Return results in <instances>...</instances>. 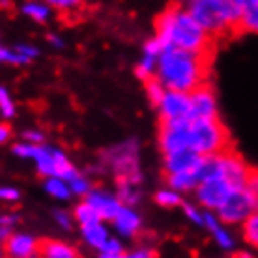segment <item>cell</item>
<instances>
[{
	"instance_id": "obj_1",
	"label": "cell",
	"mask_w": 258,
	"mask_h": 258,
	"mask_svg": "<svg viewBox=\"0 0 258 258\" xmlns=\"http://www.w3.org/2000/svg\"><path fill=\"white\" fill-rule=\"evenodd\" d=\"M210 62V52H191L178 47H167L157 58L155 79L168 90L189 94L200 84L208 83Z\"/></svg>"
},
{
	"instance_id": "obj_2",
	"label": "cell",
	"mask_w": 258,
	"mask_h": 258,
	"mask_svg": "<svg viewBox=\"0 0 258 258\" xmlns=\"http://www.w3.org/2000/svg\"><path fill=\"white\" fill-rule=\"evenodd\" d=\"M13 154L19 157H28L36 161V167L43 176L49 178H60L64 181H71L77 178L79 172L70 163L64 152H60L51 146H39V144H15Z\"/></svg>"
},
{
	"instance_id": "obj_3",
	"label": "cell",
	"mask_w": 258,
	"mask_h": 258,
	"mask_svg": "<svg viewBox=\"0 0 258 258\" xmlns=\"http://www.w3.org/2000/svg\"><path fill=\"white\" fill-rule=\"evenodd\" d=\"M189 150L200 155H217L232 150L228 129L219 118L189 120Z\"/></svg>"
},
{
	"instance_id": "obj_4",
	"label": "cell",
	"mask_w": 258,
	"mask_h": 258,
	"mask_svg": "<svg viewBox=\"0 0 258 258\" xmlns=\"http://www.w3.org/2000/svg\"><path fill=\"white\" fill-rule=\"evenodd\" d=\"M212 36L178 6L172 32H170V47H178V49L191 52H210L212 54Z\"/></svg>"
},
{
	"instance_id": "obj_5",
	"label": "cell",
	"mask_w": 258,
	"mask_h": 258,
	"mask_svg": "<svg viewBox=\"0 0 258 258\" xmlns=\"http://www.w3.org/2000/svg\"><path fill=\"white\" fill-rule=\"evenodd\" d=\"M101 157H103V163H107L114 170L116 180H125L133 185H139L142 181L141 168H139V142L135 139L112 146L103 152Z\"/></svg>"
},
{
	"instance_id": "obj_6",
	"label": "cell",
	"mask_w": 258,
	"mask_h": 258,
	"mask_svg": "<svg viewBox=\"0 0 258 258\" xmlns=\"http://www.w3.org/2000/svg\"><path fill=\"white\" fill-rule=\"evenodd\" d=\"M183 12L187 13L197 25L202 26L213 39L225 38L226 34H232L215 0H183Z\"/></svg>"
},
{
	"instance_id": "obj_7",
	"label": "cell",
	"mask_w": 258,
	"mask_h": 258,
	"mask_svg": "<svg viewBox=\"0 0 258 258\" xmlns=\"http://www.w3.org/2000/svg\"><path fill=\"white\" fill-rule=\"evenodd\" d=\"M258 208V191H252L249 187H243L239 191H234L225 204L217 208L219 212L221 223H228V225H236V223H243V221L256 213Z\"/></svg>"
},
{
	"instance_id": "obj_8",
	"label": "cell",
	"mask_w": 258,
	"mask_h": 258,
	"mask_svg": "<svg viewBox=\"0 0 258 258\" xmlns=\"http://www.w3.org/2000/svg\"><path fill=\"white\" fill-rule=\"evenodd\" d=\"M159 146H161L163 155L189 148L187 118L172 120V122H161V127H159Z\"/></svg>"
},
{
	"instance_id": "obj_9",
	"label": "cell",
	"mask_w": 258,
	"mask_h": 258,
	"mask_svg": "<svg viewBox=\"0 0 258 258\" xmlns=\"http://www.w3.org/2000/svg\"><path fill=\"white\" fill-rule=\"evenodd\" d=\"M197 199L204 208H212L217 210L225 204V200L234 193L232 185L223 178H212V180H204L197 185Z\"/></svg>"
},
{
	"instance_id": "obj_10",
	"label": "cell",
	"mask_w": 258,
	"mask_h": 258,
	"mask_svg": "<svg viewBox=\"0 0 258 258\" xmlns=\"http://www.w3.org/2000/svg\"><path fill=\"white\" fill-rule=\"evenodd\" d=\"M200 118H217L215 94H213V88L208 83L200 84L199 88L189 92L187 120H200Z\"/></svg>"
},
{
	"instance_id": "obj_11",
	"label": "cell",
	"mask_w": 258,
	"mask_h": 258,
	"mask_svg": "<svg viewBox=\"0 0 258 258\" xmlns=\"http://www.w3.org/2000/svg\"><path fill=\"white\" fill-rule=\"evenodd\" d=\"M159 109H161V122H172V120L187 118L189 94L176 90L165 92L161 103H159Z\"/></svg>"
},
{
	"instance_id": "obj_12",
	"label": "cell",
	"mask_w": 258,
	"mask_h": 258,
	"mask_svg": "<svg viewBox=\"0 0 258 258\" xmlns=\"http://www.w3.org/2000/svg\"><path fill=\"white\" fill-rule=\"evenodd\" d=\"M38 243L30 234H12L2 243L4 258H38Z\"/></svg>"
},
{
	"instance_id": "obj_13",
	"label": "cell",
	"mask_w": 258,
	"mask_h": 258,
	"mask_svg": "<svg viewBox=\"0 0 258 258\" xmlns=\"http://www.w3.org/2000/svg\"><path fill=\"white\" fill-rule=\"evenodd\" d=\"M204 155L197 154L195 150H178L172 154L165 155V172L168 174H178V172H185V170H193L197 165L200 163Z\"/></svg>"
},
{
	"instance_id": "obj_14",
	"label": "cell",
	"mask_w": 258,
	"mask_h": 258,
	"mask_svg": "<svg viewBox=\"0 0 258 258\" xmlns=\"http://www.w3.org/2000/svg\"><path fill=\"white\" fill-rule=\"evenodd\" d=\"M86 202L90 204L96 213L99 215L101 221H112L116 217V213L120 212V200L116 197H110V195L103 193V191H92V193L86 195Z\"/></svg>"
},
{
	"instance_id": "obj_15",
	"label": "cell",
	"mask_w": 258,
	"mask_h": 258,
	"mask_svg": "<svg viewBox=\"0 0 258 258\" xmlns=\"http://www.w3.org/2000/svg\"><path fill=\"white\" fill-rule=\"evenodd\" d=\"M202 225L206 226L208 230L212 232L215 243H217L223 251H232L234 247H236V239L232 238V234L228 232L225 226L219 223V219H217V217H213L210 212L202 213Z\"/></svg>"
},
{
	"instance_id": "obj_16",
	"label": "cell",
	"mask_w": 258,
	"mask_h": 258,
	"mask_svg": "<svg viewBox=\"0 0 258 258\" xmlns=\"http://www.w3.org/2000/svg\"><path fill=\"white\" fill-rule=\"evenodd\" d=\"M39 258H81L75 247L68 245L58 239H41L38 243Z\"/></svg>"
},
{
	"instance_id": "obj_17",
	"label": "cell",
	"mask_w": 258,
	"mask_h": 258,
	"mask_svg": "<svg viewBox=\"0 0 258 258\" xmlns=\"http://www.w3.org/2000/svg\"><path fill=\"white\" fill-rule=\"evenodd\" d=\"M112 223H114L118 232L122 234V236H127V238L135 236L142 226L141 215H139L135 210H131L129 206L120 208V212L116 213V217L112 219Z\"/></svg>"
},
{
	"instance_id": "obj_18",
	"label": "cell",
	"mask_w": 258,
	"mask_h": 258,
	"mask_svg": "<svg viewBox=\"0 0 258 258\" xmlns=\"http://www.w3.org/2000/svg\"><path fill=\"white\" fill-rule=\"evenodd\" d=\"M217 6L221 8V13L225 21L230 26V32L232 36H238L239 34V21H241V15H243V0H215Z\"/></svg>"
},
{
	"instance_id": "obj_19",
	"label": "cell",
	"mask_w": 258,
	"mask_h": 258,
	"mask_svg": "<svg viewBox=\"0 0 258 258\" xmlns=\"http://www.w3.org/2000/svg\"><path fill=\"white\" fill-rule=\"evenodd\" d=\"M81 232H83L84 241H86L92 249H97V251H101V247L105 245V241L110 238L109 232H107V228L101 225V221H99V223H92V225L81 226Z\"/></svg>"
},
{
	"instance_id": "obj_20",
	"label": "cell",
	"mask_w": 258,
	"mask_h": 258,
	"mask_svg": "<svg viewBox=\"0 0 258 258\" xmlns=\"http://www.w3.org/2000/svg\"><path fill=\"white\" fill-rule=\"evenodd\" d=\"M167 183L172 187V191L181 193V191H193L199 185V180L195 176V168H193V170H185V172H178V174H168Z\"/></svg>"
},
{
	"instance_id": "obj_21",
	"label": "cell",
	"mask_w": 258,
	"mask_h": 258,
	"mask_svg": "<svg viewBox=\"0 0 258 258\" xmlns=\"http://www.w3.org/2000/svg\"><path fill=\"white\" fill-rule=\"evenodd\" d=\"M116 183H118L116 199L120 200V204H122V206H129V208L135 206L137 202H139V199H141V195H139V191L135 189V185L125 180H116Z\"/></svg>"
},
{
	"instance_id": "obj_22",
	"label": "cell",
	"mask_w": 258,
	"mask_h": 258,
	"mask_svg": "<svg viewBox=\"0 0 258 258\" xmlns=\"http://www.w3.org/2000/svg\"><path fill=\"white\" fill-rule=\"evenodd\" d=\"M144 88H146V96H148L150 103L155 105V107H159V103H161V99H163V94H165V86L155 79V75H152V77H148L144 81Z\"/></svg>"
},
{
	"instance_id": "obj_23",
	"label": "cell",
	"mask_w": 258,
	"mask_h": 258,
	"mask_svg": "<svg viewBox=\"0 0 258 258\" xmlns=\"http://www.w3.org/2000/svg\"><path fill=\"white\" fill-rule=\"evenodd\" d=\"M75 219L81 226L84 225H92V223H99V215L96 213V210L88 204V202H81L75 208Z\"/></svg>"
},
{
	"instance_id": "obj_24",
	"label": "cell",
	"mask_w": 258,
	"mask_h": 258,
	"mask_svg": "<svg viewBox=\"0 0 258 258\" xmlns=\"http://www.w3.org/2000/svg\"><path fill=\"white\" fill-rule=\"evenodd\" d=\"M45 189H47V193L60 200H68L71 195L70 185H68L64 180H60V178H49V180L45 181Z\"/></svg>"
},
{
	"instance_id": "obj_25",
	"label": "cell",
	"mask_w": 258,
	"mask_h": 258,
	"mask_svg": "<svg viewBox=\"0 0 258 258\" xmlns=\"http://www.w3.org/2000/svg\"><path fill=\"white\" fill-rule=\"evenodd\" d=\"M243 239L251 247L258 245V215L252 213L243 221Z\"/></svg>"
},
{
	"instance_id": "obj_26",
	"label": "cell",
	"mask_w": 258,
	"mask_h": 258,
	"mask_svg": "<svg viewBox=\"0 0 258 258\" xmlns=\"http://www.w3.org/2000/svg\"><path fill=\"white\" fill-rule=\"evenodd\" d=\"M23 13L28 15V17H32L34 21H38V23H43L47 21L49 17V8L45 4H39V2H26L25 6H23Z\"/></svg>"
},
{
	"instance_id": "obj_27",
	"label": "cell",
	"mask_w": 258,
	"mask_h": 258,
	"mask_svg": "<svg viewBox=\"0 0 258 258\" xmlns=\"http://www.w3.org/2000/svg\"><path fill=\"white\" fill-rule=\"evenodd\" d=\"M155 202L165 208H172L176 204H180L181 199H180V193H176L172 189H165V191H159V193L155 195Z\"/></svg>"
},
{
	"instance_id": "obj_28",
	"label": "cell",
	"mask_w": 258,
	"mask_h": 258,
	"mask_svg": "<svg viewBox=\"0 0 258 258\" xmlns=\"http://www.w3.org/2000/svg\"><path fill=\"white\" fill-rule=\"evenodd\" d=\"M0 112L4 118H13V114H15V105H13L12 97L4 86H0Z\"/></svg>"
},
{
	"instance_id": "obj_29",
	"label": "cell",
	"mask_w": 258,
	"mask_h": 258,
	"mask_svg": "<svg viewBox=\"0 0 258 258\" xmlns=\"http://www.w3.org/2000/svg\"><path fill=\"white\" fill-rule=\"evenodd\" d=\"M99 258H155V252L152 249L141 247L133 252H120V254H99Z\"/></svg>"
},
{
	"instance_id": "obj_30",
	"label": "cell",
	"mask_w": 258,
	"mask_h": 258,
	"mask_svg": "<svg viewBox=\"0 0 258 258\" xmlns=\"http://www.w3.org/2000/svg\"><path fill=\"white\" fill-rule=\"evenodd\" d=\"M0 62H4V64H15V66L28 64V60L23 58L21 54H17L15 51H8L2 45H0Z\"/></svg>"
},
{
	"instance_id": "obj_31",
	"label": "cell",
	"mask_w": 258,
	"mask_h": 258,
	"mask_svg": "<svg viewBox=\"0 0 258 258\" xmlns=\"http://www.w3.org/2000/svg\"><path fill=\"white\" fill-rule=\"evenodd\" d=\"M70 191L71 195H88L90 193V185L83 176H77L70 181Z\"/></svg>"
},
{
	"instance_id": "obj_32",
	"label": "cell",
	"mask_w": 258,
	"mask_h": 258,
	"mask_svg": "<svg viewBox=\"0 0 258 258\" xmlns=\"http://www.w3.org/2000/svg\"><path fill=\"white\" fill-rule=\"evenodd\" d=\"M99 252H101V254H120V252H123V247H122V243H120V239L109 238L105 241V245L101 247Z\"/></svg>"
},
{
	"instance_id": "obj_33",
	"label": "cell",
	"mask_w": 258,
	"mask_h": 258,
	"mask_svg": "<svg viewBox=\"0 0 258 258\" xmlns=\"http://www.w3.org/2000/svg\"><path fill=\"white\" fill-rule=\"evenodd\" d=\"M163 52V47H161V43L157 41V39H150L148 43L144 45V54L146 56H152V58H159V54Z\"/></svg>"
},
{
	"instance_id": "obj_34",
	"label": "cell",
	"mask_w": 258,
	"mask_h": 258,
	"mask_svg": "<svg viewBox=\"0 0 258 258\" xmlns=\"http://www.w3.org/2000/svg\"><path fill=\"white\" fill-rule=\"evenodd\" d=\"M183 210H185V215H187L189 219L193 221L195 225H202V213L193 206V204H189V202H183Z\"/></svg>"
},
{
	"instance_id": "obj_35",
	"label": "cell",
	"mask_w": 258,
	"mask_h": 258,
	"mask_svg": "<svg viewBox=\"0 0 258 258\" xmlns=\"http://www.w3.org/2000/svg\"><path fill=\"white\" fill-rule=\"evenodd\" d=\"M13 51L17 52V54H21L23 58H26L28 62L38 56V49H36V47H30V45H17Z\"/></svg>"
},
{
	"instance_id": "obj_36",
	"label": "cell",
	"mask_w": 258,
	"mask_h": 258,
	"mask_svg": "<svg viewBox=\"0 0 258 258\" xmlns=\"http://www.w3.org/2000/svg\"><path fill=\"white\" fill-rule=\"evenodd\" d=\"M21 193L15 187H0V200H6V202H15L19 200Z\"/></svg>"
},
{
	"instance_id": "obj_37",
	"label": "cell",
	"mask_w": 258,
	"mask_h": 258,
	"mask_svg": "<svg viewBox=\"0 0 258 258\" xmlns=\"http://www.w3.org/2000/svg\"><path fill=\"white\" fill-rule=\"evenodd\" d=\"M19 221L17 213H2L0 215V226H6V228H13V225Z\"/></svg>"
},
{
	"instance_id": "obj_38",
	"label": "cell",
	"mask_w": 258,
	"mask_h": 258,
	"mask_svg": "<svg viewBox=\"0 0 258 258\" xmlns=\"http://www.w3.org/2000/svg\"><path fill=\"white\" fill-rule=\"evenodd\" d=\"M83 0H49V4L56 8H62V10H71V8H77Z\"/></svg>"
},
{
	"instance_id": "obj_39",
	"label": "cell",
	"mask_w": 258,
	"mask_h": 258,
	"mask_svg": "<svg viewBox=\"0 0 258 258\" xmlns=\"http://www.w3.org/2000/svg\"><path fill=\"white\" fill-rule=\"evenodd\" d=\"M23 137H25V141L28 144H41L43 142V133L41 131H25Z\"/></svg>"
},
{
	"instance_id": "obj_40",
	"label": "cell",
	"mask_w": 258,
	"mask_h": 258,
	"mask_svg": "<svg viewBox=\"0 0 258 258\" xmlns=\"http://www.w3.org/2000/svg\"><path fill=\"white\" fill-rule=\"evenodd\" d=\"M54 219L58 221V225L62 226L64 230H70V228H71L70 213H66V212H56V213H54Z\"/></svg>"
},
{
	"instance_id": "obj_41",
	"label": "cell",
	"mask_w": 258,
	"mask_h": 258,
	"mask_svg": "<svg viewBox=\"0 0 258 258\" xmlns=\"http://www.w3.org/2000/svg\"><path fill=\"white\" fill-rule=\"evenodd\" d=\"M10 135H12V129H10V125H6V123H0V144H4V142L10 139Z\"/></svg>"
},
{
	"instance_id": "obj_42",
	"label": "cell",
	"mask_w": 258,
	"mask_h": 258,
	"mask_svg": "<svg viewBox=\"0 0 258 258\" xmlns=\"http://www.w3.org/2000/svg\"><path fill=\"white\" fill-rule=\"evenodd\" d=\"M234 258H252V254L247 251H238L236 254H234Z\"/></svg>"
},
{
	"instance_id": "obj_43",
	"label": "cell",
	"mask_w": 258,
	"mask_h": 258,
	"mask_svg": "<svg viewBox=\"0 0 258 258\" xmlns=\"http://www.w3.org/2000/svg\"><path fill=\"white\" fill-rule=\"evenodd\" d=\"M49 41H51L52 45L62 47V39H60V38H56V36H49Z\"/></svg>"
},
{
	"instance_id": "obj_44",
	"label": "cell",
	"mask_w": 258,
	"mask_h": 258,
	"mask_svg": "<svg viewBox=\"0 0 258 258\" xmlns=\"http://www.w3.org/2000/svg\"><path fill=\"white\" fill-rule=\"evenodd\" d=\"M0 258H4V251H2V247H0Z\"/></svg>"
}]
</instances>
